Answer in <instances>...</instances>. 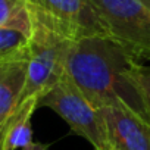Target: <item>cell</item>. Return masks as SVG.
Wrapping results in <instances>:
<instances>
[{
    "label": "cell",
    "instance_id": "cell-2",
    "mask_svg": "<svg viewBox=\"0 0 150 150\" xmlns=\"http://www.w3.org/2000/svg\"><path fill=\"white\" fill-rule=\"evenodd\" d=\"M75 41L71 38L33 24V35L28 60V83L24 99L44 96L66 74V63ZM22 99V100H24Z\"/></svg>",
    "mask_w": 150,
    "mask_h": 150
},
{
    "label": "cell",
    "instance_id": "cell-3",
    "mask_svg": "<svg viewBox=\"0 0 150 150\" xmlns=\"http://www.w3.org/2000/svg\"><path fill=\"white\" fill-rule=\"evenodd\" d=\"M108 35L138 60H150V6L143 0H91Z\"/></svg>",
    "mask_w": 150,
    "mask_h": 150
},
{
    "label": "cell",
    "instance_id": "cell-10",
    "mask_svg": "<svg viewBox=\"0 0 150 150\" xmlns=\"http://www.w3.org/2000/svg\"><path fill=\"white\" fill-rule=\"evenodd\" d=\"M30 46L31 37L25 33L9 27H0V62L30 57Z\"/></svg>",
    "mask_w": 150,
    "mask_h": 150
},
{
    "label": "cell",
    "instance_id": "cell-5",
    "mask_svg": "<svg viewBox=\"0 0 150 150\" xmlns=\"http://www.w3.org/2000/svg\"><path fill=\"white\" fill-rule=\"evenodd\" d=\"M30 11L33 24L50 28L72 41L108 35L91 0H30Z\"/></svg>",
    "mask_w": 150,
    "mask_h": 150
},
{
    "label": "cell",
    "instance_id": "cell-9",
    "mask_svg": "<svg viewBox=\"0 0 150 150\" xmlns=\"http://www.w3.org/2000/svg\"><path fill=\"white\" fill-rule=\"evenodd\" d=\"M0 27H9L33 35L30 0H0Z\"/></svg>",
    "mask_w": 150,
    "mask_h": 150
},
{
    "label": "cell",
    "instance_id": "cell-11",
    "mask_svg": "<svg viewBox=\"0 0 150 150\" xmlns=\"http://www.w3.org/2000/svg\"><path fill=\"white\" fill-rule=\"evenodd\" d=\"M140 83L144 88V93H146V97H147V102H149V106H150V65H143L140 66Z\"/></svg>",
    "mask_w": 150,
    "mask_h": 150
},
{
    "label": "cell",
    "instance_id": "cell-6",
    "mask_svg": "<svg viewBox=\"0 0 150 150\" xmlns=\"http://www.w3.org/2000/svg\"><path fill=\"white\" fill-rule=\"evenodd\" d=\"M109 150H150V122L122 108L99 109Z\"/></svg>",
    "mask_w": 150,
    "mask_h": 150
},
{
    "label": "cell",
    "instance_id": "cell-13",
    "mask_svg": "<svg viewBox=\"0 0 150 150\" xmlns=\"http://www.w3.org/2000/svg\"><path fill=\"white\" fill-rule=\"evenodd\" d=\"M143 2H144V3L147 5V6H150V0H143Z\"/></svg>",
    "mask_w": 150,
    "mask_h": 150
},
{
    "label": "cell",
    "instance_id": "cell-8",
    "mask_svg": "<svg viewBox=\"0 0 150 150\" xmlns=\"http://www.w3.org/2000/svg\"><path fill=\"white\" fill-rule=\"evenodd\" d=\"M40 106V97L31 96L21 102L18 109L11 115V118L0 125V150H19L27 149L33 141L31 118L34 110Z\"/></svg>",
    "mask_w": 150,
    "mask_h": 150
},
{
    "label": "cell",
    "instance_id": "cell-7",
    "mask_svg": "<svg viewBox=\"0 0 150 150\" xmlns=\"http://www.w3.org/2000/svg\"><path fill=\"white\" fill-rule=\"evenodd\" d=\"M28 60L0 62V125L18 109L28 83Z\"/></svg>",
    "mask_w": 150,
    "mask_h": 150
},
{
    "label": "cell",
    "instance_id": "cell-4",
    "mask_svg": "<svg viewBox=\"0 0 150 150\" xmlns=\"http://www.w3.org/2000/svg\"><path fill=\"white\" fill-rule=\"evenodd\" d=\"M40 106L56 112L72 132L86 138L96 150H109L99 109L87 100L66 74L50 91L40 97Z\"/></svg>",
    "mask_w": 150,
    "mask_h": 150
},
{
    "label": "cell",
    "instance_id": "cell-12",
    "mask_svg": "<svg viewBox=\"0 0 150 150\" xmlns=\"http://www.w3.org/2000/svg\"><path fill=\"white\" fill-rule=\"evenodd\" d=\"M24 150H47V146H44V144H41V143H31L27 149H24Z\"/></svg>",
    "mask_w": 150,
    "mask_h": 150
},
{
    "label": "cell",
    "instance_id": "cell-1",
    "mask_svg": "<svg viewBox=\"0 0 150 150\" xmlns=\"http://www.w3.org/2000/svg\"><path fill=\"white\" fill-rule=\"evenodd\" d=\"M138 60L127 47L108 35L75 41L66 75L96 108H122L150 122V106L140 83Z\"/></svg>",
    "mask_w": 150,
    "mask_h": 150
}]
</instances>
